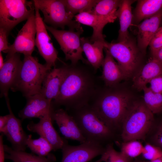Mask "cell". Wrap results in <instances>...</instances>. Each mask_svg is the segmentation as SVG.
I'll return each mask as SVG.
<instances>
[{"label": "cell", "mask_w": 162, "mask_h": 162, "mask_svg": "<svg viewBox=\"0 0 162 162\" xmlns=\"http://www.w3.org/2000/svg\"><path fill=\"white\" fill-rule=\"evenodd\" d=\"M75 20L77 22L91 27L92 35L89 39L92 42L104 41L103 29L107 23H112L109 19L94 14L91 12H83L75 15Z\"/></svg>", "instance_id": "21"}, {"label": "cell", "mask_w": 162, "mask_h": 162, "mask_svg": "<svg viewBox=\"0 0 162 162\" xmlns=\"http://www.w3.org/2000/svg\"><path fill=\"white\" fill-rule=\"evenodd\" d=\"M144 146L136 140L123 142L121 146V152L127 157L132 159L142 154Z\"/></svg>", "instance_id": "31"}, {"label": "cell", "mask_w": 162, "mask_h": 162, "mask_svg": "<svg viewBox=\"0 0 162 162\" xmlns=\"http://www.w3.org/2000/svg\"><path fill=\"white\" fill-rule=\"evenodd\" d=\"M26 98V106L19 113V116L22 120L33 118L40 119L52 112L54 110L52 101L40 94Z\"/></svg>", "instance_id": "16"}, {"label": "cell", "mask_w": 162, "mask_h": 162, "mask_svg": "<svg viewBox=\"0 0 162 162\" xmlns=\"http://www.w3.org/2000/svg\"><path fill=\"white\" fill-rule=\"evenodd\" d=\"M152 136V144L162 150V123L158 125Z\"/></svg>", "instance_id": "36"}, {"label": "cell", "mask_w": 162, "mask_h": 162, "mask_svg": "<svg viewBox=\"0 0 162 162\" xmlns=\"http://www.w3.org/2000/svg\"><path fill=\"white\" fill-rule=\"evenodd\" d=\"M74 118L86 141L106 146L112 143L115 133L98 117L88 104L70 110Z\"/></svg>", "instance_id": "3"}, {"label": "cell", "mask_w": 162, "mask_h": 162, "mask_svg": "<svg viewBox=\"0 0 162 162\" xmlns=\"http://www.w3.org/2000/svg\"><path fill=\"white\" fill-rule=\"evenodd\" d=\"M162 74V62L151 57L133 79V86L140 91L155 77Z\"/></svg>", "instance_id": "20"}, {"label": "cell", "mask_w": 162, "mask_h": 162, "mask_svg": "<svg viewBox=\"0 0 162 162\" xmlns=\"http://www.w3.org/2000/svg\"><path fill=\"white\" fill-rule=\"evenodd\" d=\"M162 20V9L154 15L146 18L136 26L137 27V44L144 55L152 39L159 28Z\"/></svg>", "instance_id": "17"}, {"label": "cell", "mask_w": 162, "mask_h": 162, "mask_svg": "<svg viewBox=\"0 0 162 162\" xmlns=\"http://www.w3.org/2000/svg\"><path fill=\"white\" fill-rule=\"evenodd\" d=\"M67 71V65L50 70L44 80L40 94L49 100H55L59 94Z\"/></svg>", "instance_id": "19"}, {"label": "cell", "mask_w": 162, "mask_h": 162, "mask_svg": "<svg viewBox=\"0 0 162 162\" xmlns=\"http://www.w3.org/2000/svg\"><path fill=\"white\" fill-rule=\"evenodd\" d=\"M144 103L153 114L162 111V94L154 93L147 86L142 90Z\"/></svg>", "instance_id": "30"}, {"label": "cell", "mask_w": 162, "mask_h": 162, "mask_svg": "<svg viewBox=\"0 0 162 162\" xmlns=\"http://www.w3.org/2000/svg\"><path fill=\"white\" fill-rule=\"evenodd\" d=\"M106 147L87 141L78 146H71L66 140L61 149V162H88L103 155L105 152Z\"/></svg>", "instance_id": "10"}, {"label": "cell", "mask_w": 162, "mask_h": 162, "mask_svg": "<svg viewBox=\"0 0 162 162\" xmlns=\"http://www.w3.org/2000/svg\"><path fill=\"white\" fill-rule=\"evenodd\" d=\"M154 121L153 113L143 102L132 103L122 122L123 142L144 139L153 127Z\"/></svg>", "instance_id": "5"}, {"label": "cell", "mask_w": 162, "mask_h": 162, "mask_svg": "<svg viewBox=\"0 0 162 162\" xmlns=\"http://www.w3.org/2000/svg\"><path fill=\"white\" fill-rule=\"evenodd\" d=\"M75 66H68L67 74L54 100L56 105L64 106L70 110L88 104L97 91L90 74Z\"/></svg>", "instance_id": "1"}, {"label": "cell", "mask_w": 162, "mask_h": 162, "mask_svg": "<svg viewBox=\"0 0 162 162\" xmlns=\"http://www.w3.org/2000/svg\"><path fill=\"white\" fill-rule=\"evenodd\" d=\"M152 57L162 62V47L152 55Z\"/></svg>", "instance_id": "40"}, {"label": "cell", "mask_w": 162, "mask_h": 162, "mask_svg": "<svg viewBox=\"0 0 162 162\" xmlns=\"http://www.w3.org/2000/svg\"><path fill=\"white\" fill-rule=\"evenodd\" d=\"M34 7L36 29L35 46L45 61L46 64L52 68L55 66L58 58V52L51 41L40 10Z\"/></svg>", "instance_id": "12"}, {"label": "cell", "mask_w": 162, "mask_h": 162, "mask_svg": "<svg viewBox=\"0 0 162 162\" xmlns=\"http://www.w3.org/2000/svg\"><path fill=\"white\" fill-rule=\"evenodd\" d=\"M45 26L47 30L52 34L59 44L66 60L70 61L73 65H76L80 60L83 63L89 64L82 56L83 52L80 35L83 32V29L76 31L70 29L59 30L46 24Z\"/></svg>", "instance_id": "9"}, {"label": "cell", "mask_w": 162, "mask_h": 162, "mask_svg": "<svg viewBox=\"0 0 162 162\" xmlns=\"http://www.w3.org/2000/svg\"><path fill=\"white\" fill-rule=\"evenodd\" d=\"M106 154V152H105L101 156V157L100 159L94 162H104L107 157V154Z\"/></svg>", "instance_id": "41"}, {"label": "cell", "mask_w": 162, "mask_h": 162, "mask_svg": "<svg viewBox=\"0 0 162 162\" xmlns=\"http://www.w3.org/2000/svg\"><path fill=\"white\" fill-rule=\"evenodd\" d=\"M134 162H145V161H136Z\"/></svg>", "instance_id": "44"}, {"label": "cell", "mask_w": 162, "mask_h": 162, "mask_svg": "<svg viewBox=\"0 0 162 162\" xmlns=\"http://www.w3.org/2000/svg\"><path fill=\"white\" fill-rule=\"evenodd\" d=\"M104 50L105 56L101 66L103 71L100 78L107 86L112 87L125 78L117 63L106 49Z\"/></svg>", "instance_id": "23"}, {"label": "cell", "mask_w": 162, "mask_h": 162, "mask_svg": "<svg viewBox=\"0 0 162 162\" xmlns=\"http://www.w3.org/2000/svg\"><path fill=\"white\" fill-rule=\"evenodd\" d=\"M5 159L13 162H55V156L51 153L46 157H42L28 153L25 151H17L4 144Z\"/></svg>", "instance_id": "26"}, {"label": "cell", "mask_w": 162, "mask_h": 162, "mask_svg": "<svg viewBox=\"0 0 162 162\" xmlns=\"http://www.w3.org/2000/svg\"><path fill=\"white\" fill-rule=\"evenodd\" d=\"M35 11L33 1L0 0V28L8 32Z\"/></svg>", "instance_id": "8"}, {"label": "cell", "mask_w": 162, "mask_h": 162, "mask_svg": "<svg viewBox=\"0 0 162 162\" xmlns=\"http://www.w3.org/2000/svg\"><path fill=\"white\" fill-rule=\"evenodd\" d=\"M136 1L121 0L116 12V16L119 20L120 24L117 42L126 41L130 38L128 29L132 25L133 14L131 5Z\"/></svg>", "instance_id": "22"}, {"label": "cell", "mask_w": 162, "mask_h": 162, "mask_svg": "<svg viewBox=\"0 0 162 162\" xmlns=\"http://www.w3.org/2000/svg\"><path fill=\"white\" fill-rule=\"evenodd\" d=\"M4 62L2 52H0V69L3 67Z\"/></svg>", "instance_id": "42"}, {"label": "cell", "mask_w": 162, "mask_h": 162, "mask_svg": "<svg viewBox=\"0 0 162 162\" xmlns=\"http://www.w3.org/2000/svg\"><path fill=\"white\" fill-rule=\"evenodd\" d=\"M36 34L34 11L19 32L13 43L9 45L8 49L5 52L7 56L16 53L32 55L34 49Z\"/></svg>", "instance_id": "11"}, {"label": "cell", "mask_w": 162, "mask_h": 162, "mask_svg": "<svg viewBox=\"0 0 162 162\" xmlns=\"http://www.w3.org/2000/svg\"><path fill=\"white\" fill-rule=\"evenodd\" d=\"M145 162H162V157L156 160L152 161H145Z\"/></svg>", "instance_id": "43"}, {"label": "cell", "mask_w": 162, "mask_h": 162, "mask_svg": "<svg viewBox=\"0 0 162 162\" xmlns=\"http://www.w3.org/2000/svg\"><path fill=\"white\" fill-rule=\"evenodd\" d=\"M81 44L83 52L87 61L94 70L102 66L104 57L103 54L104 41H100L91 42L88 38H81Z\"/></svg>", "instance_id": "24"}, {"label": "cell", "mask_w": 162, "mask_h": 162, "mask_svg": "<svg viewBox=\"0 0 162 162\" xmlns=\"http://www.w3.org/2000/svg\"><path fill=\"white\" fill-rule=\"evenodd\" d=\"M9 111V118L4 135L10 142L14 150L25 151L27 147L26 141L28 135L23 130L20 119L16 117L13 113L10 105L9 98L5 99Z\"/></svg>", "instance_id": "18"}, {"label": "cell", "mask_w": 162, "mask_h": 162, "mask_svg": "<svg viewBox=\"0 0 162 162\" xmlns=\"http://www.w3.org/2000/svg\"><path fill=\"white\" fill-rule=\"evenodd\" d=\"M9 34L5 30L0 28V52H5L9 49L8 40Z\"/></svg>", "instance_id": "37"}, {"label": "cell", "mask_w": 162, "mask_h": 162, "mask_svg": "<svg viewBox=\"0 0 162 162\" xmlns=\"http://www.w3.org/2000/svg\"></svg>", "instance_id": "45"}, {"label": "cell", "mask_w": 162, "mask_h": 162, "mask_svg": "<svg viewBox=\"0 0 162 162\" xmlns=\"http://www.w3.org/2000/svg\"><path fill=\"white\" fill-rule=\"evenodd\" d=\"M99 0H63L67 11L73 15L91 12Z\"/></svg>", "instance_id": "29"}, {"label": "cell", "mask_w": 162, "mask_h": 162, "mask_svg": "<svg viewBox=\"0 0 162 162\" xmlns=\"http://www.w3.org/2000/svg\"><path fill=\"white\" fill-rule=\"evenodd\" d=\"M34 6L42 13L44 22L55 28L62 29L66 26L69 29H83L80 23L73 20L74 16L67 10L63 0H34Z\"/></svg>", "instance_id": "7"}, {"label": "cell", "mask_w": 162, "mask_h": 162, "mask_svg": "<svg viewBox=\"0 0 162 162\" xmlns=\"http://www.w3.org/2000/svg\"><path fill=\"white\" fill-rule=\"evenodd\" d=\"M52 113L39 119L37 123L30 122L27 128L29 131L46 139L52 145L53 150L55 151L62 149L66 140L60 136L53 126Z\"/></svg>", "instance_id": "14"}, {"label": "cell", "mask_w": 162, "mask_h": 162, "mask_svg": "<svg viewBox=\"0 0 162 162\" xmlns=\"http://www.w3.org/2000/svg\"><path fill=\"white\" fill-rule=\"evenodd\" d=\"M149 46L152 56L162 47V26L152 39Z\"/></svg>", "instance_id": "34"}, {"label": "cell", "mask_w": 162, "mask_h": 162, "mask_svg": "<svg viewBox=\"0 0 162 162\" xmlns=\"http://www.w3.org/2000/svg\"><path fill=\"white\" fill-rule=\"evenodd\" d=\"M22 61L18 53L7 56L6 61L0 69L1 97L8 98L9 90L14 85L18 75Z\"/></svg>", "instance_id": "13"}, {"label": "cell", "mask_w": 162, "mask_h": 162, "mask_svg": "<svg viewBox=\"0 0 162 162\" xmlns=\"http://www.w3.org/2000/svg\"><path fill=\"white\" fill-rule=\"evenodd\" d=\"M111 56L117 61L125 79L130 78L139 66L142 54L137 43L131 37L126 41L104 43Z\"/></svg>", "instance_id": "6"}, {"label": "cell", "mask_w": 162, "mask_h": 162, "mask_svg": "<svg viewBox=\"0 0 162 162\" xmlns=\"http://www.w3.org/2000/svg\"><path fill=\"white\" fill-rule=\"evenodd\" d=\"M52 118L65 139L77 141L80 144L86 141L74 118L66 110L62 108L54 110Z\"/></svg>", "instance_id": "15"}, {"label": "cell", "mask_w": 162, "mask_h": 162, "mask_svg": "<svg viewBox=\"0 0 162 162\" xmlns=\"http://www.w3.org/2000/svg\"><path fill=\"white\" fill-rule=\"evenodd\" d=\"M9 117V114L0 116V132L3 135H4L6 132Z\"/></svg>", "instance_id": "38"}, {"label": "cell", "mask_w": 162, "mask_h": 162, "mask_svg": "<svg viewBox=\"0 0 162 162\" xmlns=\"http://www.w3.org/2000/svg\"><path fill=\"white\" fill-rule=\"evenodd\" d=\"M149 88L153 92L162 94V74L152 79L148 82Z\"/></svg>", "instance_id": "35"}, {"label": "cell", "mask_w": 162, "mask_h": 162, "mask_svg": "<svg viewBox=\"0 0 162 162\" xmlns=\"http://www.w3.org/2000/svg\"><path fill=\"white\" fill-rule=\"evenodd\" d=\"M106 148L107 156L105 162H131L132 159L127 157L121 152L116 150L112 143L107 145Z\"/></svg>", "instance_id": "32"}, {"label": "cell", "mask_w": 162, "mask_h": 162, "mask_svg": "<svg viewBox=\"0 0 162 162\" xmlns=\"http://www.w3.org/2000/svg\"><path fill=\"white\" fill-rule=\"evenodd\" d=\"M3 134H2L0 136V162H4L5 152L4 148L3 136Z\"/></svg>", "instance_id": "39"}, {"label": "cell", "mask_w": 162, "mask_h": 162, "mask_svg": "<svg viewBox=\"0 0 162 162\" xmlns=\"http://www.w3.org/2000/svg\"><path fill=\"white\" fill-rule=\"evenodd\" d=\"M24 56L18 75L10 89L20 92L27 98L40 94L45 77L52 68L39 63L32 55Z\"/></svg>", "instance_id": "4"}, {"label": "cell", "mask_w": 162, "mask_h": 162, "mask_svg": "<svg viewBox=\"0 0 162 162\" xmlns=\"http://www.w3.org/2000/svg\"><path fill=\"white\" fill-rule=\"evenodd\" d=\"M94 95L96 98L88 104L99 118L115 133L122 126L132 104L130 95L117 90L98 94L96 91Z\"/></svg>", "instance_id": "2"}, {"label": "cell", "mask_w": 162, "mask_h": 162, "mask_svg": "<svg viewBox=\"0 0 162 162\" xmlns=\"http://www.w3.org/2000/svg\"><path fill=\"white\" fill-rule=\"evenodd\" d=\"M142 154L148 161L153 160L162 157V150L152 144L147 143L144 146Z\"/></svg>", "instance_id": "33"}, {"label": "cell", "mask_w": 162, "mask_h": 162, "mask_svg": "<svg viewBox=\"0 0 162 162\" xmlns=\"http://www.w3.org/2000/svg\"><path fill=\"white\" fill-rule=\"evenodd\" d=\"M120 2L121 0H99L91 12L113 22L117 18L116 12Z\"/></svg>", "instance_id": "27"}, {"label": "cell", "mask_w": 162, "mask_h": 162, "mask_svg": "<svg viewBox=\"0 0 162 162\" xmlns=\"http://www.w3.org/2000/svg\"><path fill=\"white\" fill-rule=\"evenodd\" d=\"M133 13L132 25L136 26L162 9V0H138Z\"/></svg>", "instance_id": "25"}, {"label": "cell", "mask_w": 162, "mask_h": 162, "mask_svg": "<svg viewBox=\"0 0 162 162\" xmlns=\"http://www.w3.org/2000/svg\"><path fill=\"white\" fill-rule=\"evenodd\" d=\"M31 135H28L26 141L27 147L37 155L46 157L53 150L52 145L45 138L40 136L38 138L32 139Z\"/></svg>", "instance_id": "28"}]
</instances>
